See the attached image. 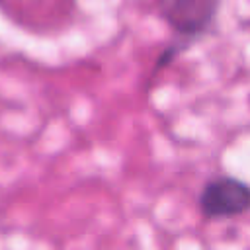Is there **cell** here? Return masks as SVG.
<instances>
[{
	"label": "cell",
	"mask_w": 250,
	"mask_h": 250,
	"mask_svg": "<svg viewBox=\"0 0 250 250\" xmlns=\"http://www.w3.org/2000/svg\"><path fill=\"white\" fill-rule=\"evenodd\" d=\"M221 0H156L162 20L189 45L213 23Z\"/></svg>",
	"instance_id": "1"
},
{
	"label": "cell",
	"mask_w": 250,
	"mask_h": 250,
	"mask_svg": "<svg viewBox=\"0 0 250 250\" xmlns=\"http://www.w3.org/2000/svg\"><path fill=\"white\" fill-rule=\"evenodd\" d=\"M250 205L248 186L232 176L209 180L199 193V209L207 219H225L242 215Z\"/></svg>",
	"instance_id": "2"
}]
</instances>
